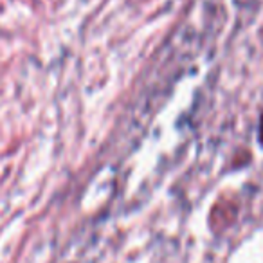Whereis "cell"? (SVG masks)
I'll return each mask as SVG.
<instances>
[{
	"label": "cell",
	"mask_w": 263,
	"mask_h": 263,
	"mask_svg": "<svg viewBox=\"0 0 263 263\" xmlns=\"http://www.w3.org/2000/svg\"><path fill=\"white\" fill-rule=\"evenodd\" d=\"M258 136H259V143L263 144V116H261V121H259V132H258Z\"/></svg>",
	"instance_id": "6da1fadb"
}]
</instances>
